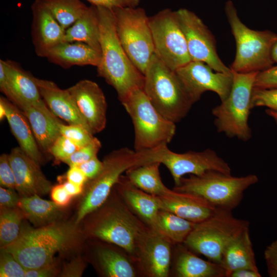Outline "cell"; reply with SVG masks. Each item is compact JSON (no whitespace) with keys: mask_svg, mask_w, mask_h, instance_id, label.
<instances>
[{"mask_svg":"<svg viewBox=\"0 0 277 277\" xmlns=\"http://www.w3.org/2000/svg\"><path fill=\"white\" fill-rule=\"evenodd\" d=\"M149 24L154 54L165 64L175 71L191 61L175 11L162 10L149 17Z\"/></svg>","mask_w":277,"mask_h":277,"instance_id":"13","label":"cell"},{"mask_svg":"<svg viewBox=\"0 0 277 277\" xmlns=\"http://www.w3.org/2000/svg\"><path fill=\"white\" fill-rule=\"evenodd\" d=\"M258 181L254 174L233 176L210 170L199 175L183 176L172 189L196 194L216 208L232 211L242 201L244 191Z\"/></svg>","mask_w":277,"mask_h":277,"instance_id":"6","label":"cell"},{"mask_svg":"<svg viewBox=\"0 0 277 277\" xmlns=\"http://www.w3.org/2000/svg\"><path fill=\"white\" fill-rule=\"evenodd\" d=\"M92 133L106 127L107 104L99 86L93 81L82 80L67 89Z\"/></svg>","mask_w":277,"mask_h":277,"instance_id":"18","label":"cell"},{"mask_svg":"<svg viewBox=\"0 0 277 277\" xmlns=\"http://www.w3.org/2000/svg\"><path fill=\"white\" fill-rule=\"evenodd\" d=\"M4 63L18 100L17 107L21 109L25 104H45L34 81V76L15 62L5 60Z\"/></svg>","mask_w":277,"mask_h":277,"instance_id":"30","label":"cell"},{"mask_svg":"<svg viewBox=\"0 0 277 277\" xmlns=\"http://www.w3.org/2000/svg\"><path fill=\"white\" fill-rule=\"evenodd\" d=\"M100 31L96 7H88L84 14L65 30L64 42H82L101 52Z\"/></svg>","mask_w":277,"mask_h":277,"instance_id":"31","label":"cell"},{"mask_svg":"<svg viewBox=\"0 0 277 277\" xmlns=\"http://www.w3.org/2000/svg\"><path fill=\"white\" fill-rule=\"evenodd\" d=\"M77 166L89 180L95 177L101 171L103 166V162L96 156Z\"/></svg>","mask_w":277,"mask_h":277,"instance_id":"50","label":"cell"},{"mask_svg":"<svg viewBox=\"0 0 277 277\" xmlns=\"http://www.w3.org/2000/svg\"><path fill=\"white\" fill-rule=\"evenodd\" d=\"M136 152L138 166L152 162L164 164L170 171L174 185L186 174L199 175L210 170L231 174L228 164L209 148L203 151L179 153L170 150L167 145H163Z\"/></svg>","mask_w":277,"mask_h":277,"instance_id":"12","label":"cell"},{"mask_svg":"<svg viewBox=\"0 0 277 277\" xmlns=\"http://www.w3.org/2000/svg\"><path fill=\"white\" fill-rule=\"evenodd\" d=\"M121 103L131 118L136 152L168 145L175 134V123L154 107L143 89L132 91Z\"/></svg>","mask_w":277,"mask_h":277,"instance_id":"8","label":"cell"},{"mask_svg":"<svg viewBox=\"0 0 277 277\" xmlns=\"http://www.w3.org/2000/svg\"><path fill=\"white\" fill-rule=\"evenodd\" d=\"M92 5L112 9L115 8L136 7L140 0H86Z\"/></svg>","mask_w":277,"mask_h":277,"instance_id":"48","label":"cell"},{"mask_svg":"<svg viewBox=\"0 0 277 277\" xmlns=\"http://www.w3.org/2000/svg\"><path fill=\"white\" fill-rule=\"evenodd\" d=\"M102 147L100 140L94 137L93 140L87 145L79 148L70 157L63 162L69 167L78 166L97 156V153Z\"/></svg>","mask_w":277,"mask_h":277,"instance_id":"38","label":"cell"},{"mask_svg":"<svg viewBox=\"0 0 277 277\" xmlns=\"http://www.w3.org/2000/svg\"><path fill=\"white\" fill-rule=\"evenodd\" d=\"M46 58L64 69L74 66L97 67L101 53L84 43L63 42L50 49Z\"/></svg>","mask_w":277,"mask_h":277,"instance_id":"27","label":"cell"},{"mask_svg":"<svg viewBox=\"0 0 277 277\" xmlns=\"http://www.w3.org/2000/svg\"><path fill=\"white\" fill-rule=\"evenodd\" d=\"M67 181L75 185L84 186L87 177L77 166H70L66 173Z\"/></svg>","mask_w":277,"mask_h":277,"instance_id":"51","label":"cell"},{"mask_svg":"<svg viewBox=\"0 0 277 277\" xmlns=\"http://www.w3.org/2000/svg\"><path fill=\"white\" fill-rule=\"evenodd\" d=\"M34 81L44 101L56 116L68 124L81 126L92 133L67 89L60 88L51 81L36 77Z\"/></svg>","mask_w":277,"mask_h":277,"instance_id":"23","label":"cell"},{"mask_svg":"<svg viewBox=\"0 0 277 277\" xmlns=\"http://www.w3.org/2000/svg\"><path fill=\"white\" fill-rule=\"evenodd\" d=\"M85 258L102 277H142L136 260L122 247L107 242L86 239Z\"/></svg>","mask_w":277,"mask_h":277,"instance_id":"15","label":"cell"},{"mask_svg":"<svg viewBox=\"0 0 277 277\" xmlns=\"http://www.w3.org/2000/svg\"><path fill=\"white\" fill-rule=\"evenodd\" d=\"M254 88L270 89L277 88V65L258 72L254 82Z\"/></svg>","mask_w":277,"mask_h":277,"instance_id":"42","label":"cell"},{"mask_svg":"<svg viewBox=\"0 0 277 277\" xmlns=\"http://www.w3.org/2000/svg\"><path fill=\"white\" fill-rule=\"evenodd\" d=\"M1 186L15 189L16 181L13 169L11 166L9 154L3 153L0 156Z\"/></svg>","mask_w":277,"mask_h":277,"instance_id":"41","label":"cell"},{"mask_svg":"<svg viewBox=\"0 0 277 277\" xmlns=\"http://www.w3.org/2000/svg\"><path fill=\"white\" fill-rule=\"evenodd\" d=\"M26 271V269L12 253L1 248V277H25Z\"/></svg>","mask_w":277,"mask_h":277,"instance_id":"37","label":"cell"},{"mask_svg":"<svg viewBox=\"0 0 277 277\" xmlns=\"http://www.w3.org/2000/svg\"><path fill=\"white\" fill-rule=\"evenodd\" d=\"M96 8L101 53L97 74L114 88L121 102L134 90L143 89L144 75L131 62L118 39L112 10Z\"/></svg>","mask_w":277,"mask_h":277,"instance_id":"3","label":"cell"},{"mask_svg":"<svg viewBox=\"0 0 277 277\" xmlns=\"http://www.w3.org/2000/svg\"><path fill=\"white\" fill-rule=\"evenodd\" d=\"M251 107H266L277 112V88L259 89L254 88L251 97Z\"/></svg>","mask_w":277,"mask_h":277,"instance_id":"39","label":"cell"},{"mask_svg":"<svg viewBox=\"0 0 277 277\" xmlns=\"http://www.w3.org/2000/svg\"><path fill=\"white\" fill-rule=\"evenodd\" d=\"M129 209L149 227L157 232V216L161 209L157 196L148 193L122 175L114 186Z\"/></svg>","mask_w":277,"mask_h":277,"instance_id":"22","label":"cell"},{"mask_svg":"<svg viewBox=\"0 0 277 277\" xmlns=\"http://www.w3.org/2000/svg\"><path fill=\"white\" fill-rule=\"evenodd\" d=\"M159 162L133 166L126 171V176L134 186L155 196H160L169 189L162 182Z\"/></svg>","mask_w":277,"mask_h":277,"instance_id":"32","label":"cell"},{"mask_svg":"<svg viewBox=\"0 0 277 277\" xmlns=\"http://www.w3.org/2000/svg\"><path fill=\"white\" fill-rule=\"evenodd\" d=\"M248 228V221L234 217L231 210L217 208L209 218L195 224L184 244L193 252L220 264L227 245Z\"/></svg>","mask_w":277,"mask_h":277,"instance_id":"9","label":"cell"},{"mask_svg":"<svg viewBox=\"0 0 277 277\" xmlns=\"http://www.w3.org/2000/svg\"><path fill=\"white\" fill-rule=\"evenodd\" d=\"M157 197L161 209L171 212L194 223L207 219L217 209L196 194L173 189H169Z\"/></svg>","mask_w":277,"mask_h":277,"instance_id":"21","label":"cell"},{"mask_svg":"<svg viewBox=\"0 0 277 277\" xmlns=\"http://www.w3.org/2000/svg\"><path fill=\"white\" fill-rule=\"evenodd\" d=\"M112 10L118 39L131 62L144 74L154 54L149 17L143 8L137 7Z\"/></svg>","mask_w":277,"mask_h":277,"instance_id":"11","label":"cell"},{"mask_svg":"<svg viewBox=\"0 0 277 277\" xmlns=\"http://www.w3.org/2000/svg\"><path fill=\"white\" fill-rule=\"evenodd\" d=\"M194 103L207 91L216 93L221 101L229 95L233 83V72L214 71L207 64L191 61L175 70Z\"/></svg>","mask_w":277,"mask_h":277,"instance_id":"16","label":"cell"},{"mask_svg":"<svg viewBox=\"0 0 277 277\" xmlns=\"http://www.w3.org/2000/svg\"><path fill=\"white\" fill-rule=\"evenodd\" d=\"M50 195L53 202L58 206L65 208L70 204L73 198L67 191L63 184L53 186Z\"/></svg>","mask_w":277,"mask_h":277,"instance_id":"49","label":"cell"},{"mask_svg":"<svg viewBox=\"0 0 277 277\" xmlns=\"http://www.w3.org/2000/svg\"><path fill=\"white\" fill-rule=\"evenodd\" d=\"M173 244L151 228L141 238L135 259L142 277H169Z\"/></svg>","mask_w":277,"mask_h":277,"instance_id":"17","label":"cell"},{"mask_svg":"<svg viewBox=\"0 0 277 277\" xmlns=\"http://www.w3.org/2000/svg\"><path fill=\"white\" fill-rule=\"evenodd\" d=\"M259 270L251 269H241L232 272L229 277H261Z\"/></svg>","mask_w":277,"mask_h":277,"instance_id":"52","label":"cell"},{"mask_svg":"<svg viewBox=\"0 0 277 277\" xmlns=\"http://www.w3.org/2000/svg\"><path fill=\"white\" fill-rule=\"evenodd\" d=\"M25 215L18 207L0 209V247L14 242L19 237Z\"/></svg>","mask_w":277,"mask_h":277,"instance_id":"35","label":"cell"},{"mask_svg":"<svg viewBox=\"0 0 277 277\" xmlns=\"http://www.w3.org/2000/svg\"><path fill=\"white\" fill-rule=\"evenodd\" d=\"M85 239L74 219L41 227L23 224L18 238L2 247L12 253L26 269L38 268L55 262L57 253L77 250Z\"/></svg>","mask_w":277,"mask_h":277,"instance_id":"1","label":"cell"},{"mask_svg":"<svg viewBox=\"0 0 277 277\" xmlns=\"http://www.w3.org/2000/svg\"><path fill=\"white\" fill-rule=\"evenodd\" d=\"M15 189L1 186L0 209H11L18 207L20 196Z\"/></svg>","mask_w":277,"mask_h":277,"instance_id":"46","label":"cell"},{"mask_svg":"<svg viewBox=\"0 0 277 277\" xmlns=\"http://www.w3.org/2000/svg\"><path fill=\"white\" fill-rule=\"evenodd\" d=\"M271 56L274 64H277V39L273 44L271 51Z\"/></svg>","mask_w":277,"mask_h":277,"instance_id":"54","label":"cell"},{"mask_svg":"<svg viewBox=\"0 0 277 277\" xmlns=\"http://www.w3.org/2000/svg\"><path fill=\"white\" fill-rule=\"evenodd\" d=\"M225 11L236 43V54L230 68L239 73L260 72L272 67V47L277 34L270 30L250 29L240 19L231 1L225 4Z\"/></svg>","mask_w":277,"mask_h":277,"instance_id":"5","label":"cell"},{"mask_svg":"<svg viewBox=\"0 0 277 277\" xmlns=\"http://www.w3.org/2000/svg\"><path fill=\"white\" fill-rule=\"evenodd\" d=\"M1 103L5 108L6 118L19 146L39 165L46 162L35 140L30 124L22 111L6 97L1 96Z\"/></svg>","mask_w":277,"mask_h":277,"instance_id":"26","label":"cell"},{"mask_svg":"<svg viewBox=\"0 0 277 277\" xmlns=\"http://www.w3.org/2000/svg\"><path fill=\"white\" fill-rule=\"evenodd\" d=\"M58 127L61 134L70 140L78 148L89 144L94 137L92 133L80 125H65L61 122Z\"/></svg>","mask_w":277,"mask_h":277,"instance_id":"36","label":"cell"},{"mask_svg":"<svg viewBox=\"0 0 277 277\" xmlns=\"http://www.w3.org/2000/svg\"><path fill=\"white\" fill-rule=\"evenodd\" d=\"M103 162L101 171L84 185L74 217L77 225L106 200L124 172L137 165L136 153L129 148H121L106 155Z\"/></svg>","mask_w":277,"mask_h":277,"instance_id":"10","label":"cell"},{"mask_svg":"<svg viewBox=\"0 0 277 277\" xmlns=\"http://www.w3.org/2000/svg\"><path fill=\"white\" fill-rule=\"evenodd\" d=\"M63 185L68 193L73 197L81 196L83 192L84 186L75 185L68 181L63 183Z\"/></svg>","mask_w":277,"mask_h":277,"instance_id":"53","label":"cell"},{"mask_svg":"<svg viewBox=\"0 0 277 277\" xmlns=\"http://www.w3.org/2000/svg\"><path fill=\"white\" fill-rule=\"evenodd\" d=\"M58 260L49 265L38 268L26 269L25 277L59 276L61 271Z\"/></svg>","mask_w":277,"mask_h":277,"instance_id":"45","label":"cell"},{"mask_svg":"<svg viewBox=\"0 0 277 277\" xmlns=\"http://www.w3.org/2000/svg\"><path fill=\"white\" fill-rule=\"evenodd\" d=\"M18 207L23 212L25 219L34 227L45 226L65 220L66 208L54 202L43 199L37 194L20 197Z\"/></svg>","mask_w":277,"mask_h":277,"instance_id":"29","label":"cell"},{"mask_svg":"<svg viewBox=\"0 0 277 277\" xmlns=\"http://www.w3.org/2000/svg\"><path fill=\"white\" fill-rule=\"evenodd\" d=\"M0 90L6 98L17 107L18 100L8 73L4 61L0 60Z\"/></svg>","mask_w":277,"mask_h":277,"instance_id":"44","label":"cell"},{"mask_svg":"<svg viewBox=\"0 0 277 277\" xmlns=\"http://www.w3.org/2000/svg\"><path fill=\"white\" fill-rule=\"evenodd\" d=\"M5 118H6L5 108L3 105L0 103V120L1 121H2Z\"/></svg>","mask_w":277,"mask_h":277,"instance_id":"56","label":"cell"},{"mask_svg":"<svg viewBox=\"0 0 277 277\" xmlns=\"http://www.w3.org/2000/svg\"><path fill=\"white\" fill-rule=\"evenodd\" d=\"M31 8V36L35 52L38 56L46 57L50 49L64 42L65 30L42 0H35Z\"/></svg>","mask_w":277,"mask_h":277,"instance_id":"20","label":"cell"},{"mask_svg":"<svg viewBox=\"0 0 277 277\" xmlns=\"http://www.w3.org/2000/svg\"><path fill=\"white\" fill-rule=\"evenodd\" d=\"M79 225L85 239L117 245L135 259L138 242L150 228L129 209L114 187L106 200Z\"/></svg>","mask_w":277,"mask_h":277,"instance_id":"2","label":"cell"},{"mask_svg":"<svg viewBox=\"0 0 277 277\" xmlns=\"http://www.w3.org/2000/svg\"><path fill=\"white\" fill-rule=\"evenodd\" d=\"M85 257L76 256L70 261L63 264L61 268L59 276L61 277H80L83 274L86 267Z\"/></svg>","mask_w":277,"mask_h":277,"instance_id":"43","label":"cell"},{"mask_svg":"<svg viewBox=\"0 0 277 277\" xmlns=\"http://www.w3.org/2000/svg\"><path fill=\"white\" fill-rule=\"evenodd\" d=\"M42 1L65 30L74 23L88 8L80 0Z\"/></svg>","mask_w":277,"mask_h":277,"instance_id":"34","label":"cell"},{"mask_svg":"<svg viewBox=\"0 0 277 277\" xmlns=\"http://www.w3.org/2000/svg\"><path fill=\"white\" fill-rule=\"evenodd\" d=\"M266 113L268 115H269L270 116L272 117L274 119V120L275 121V122H276V124H277V112L274 111L272 110L269 109H267L266 110Z\"/></svg>","mask_w":277,"mask_h":277,"instance_id":"55","label":"cell"},{"mask_svg":"<svg viewBox=\"0 0 277 277\" xmlns=\"http://www.w3.org/2000/svg\"><path fill=\"white\" fill-rule=\"evenodd\" d=\"M196 223L163 209L157 216V232L172 244L184 243Z\"/></svg>","mask_w":277,"mask_h":277,"instance_id":"33","label":"cell"},{"mask_svg":"<svg viewBox=\"0 0 277 277\" xmlns=\"http://www.w3.org/2000/svg\"><path fill=\"white\" fill-rule=\"evenodd\" d=\"M144 75L143 90L159 112L174 123L184 118L194 103L175 71L154 54Z\"/></svg>","mask_w":277,"mask_h":277,"instance_id":"4","label":"cell"},{"mask_svg":"<svg viewBox=\"0 0 277 277\" xmlns=\"http://www.w3.org/2000/svg\"><path fill=\"white\" fill-rule=\"evenodd\" d=\"M175 13L191 61L204 62L217 72L231 73V69L219 57L215 37L202 20L185 8L175 11Z\"/></svg>","mask_w":277,"mask_h":277,"instance_id":"14","label":"cell"},{"mask_svg":"<svg viewBox=\"0 0 277 277\" xmlns=\"http://www.w3.org/2000/svg\"><path fill=\"white\" fill-rule=\"evenodd\" d=\"M233 83L228 96L212 110L217 131L229 137L247 141L252 136L248 125L252 94L258 72L233 71Z\"/></svg>","mask_w":277,"mask_h":277,"instance_id":"7","label":"cell"},{"mask_svg":"<svg viewBox=\"0 0 277 277\" xmlns=\"http://www.w3.org/2000/svg\"><path fill=\"white\" fill-rule=\"evenodd\" d=\"M264 258L269 276L277 277V240L266 247Z\"/></svg>","mask_w":277,"mask_h":277,"instance_id":"47","label":"cell"},{"mask_svg":"<svg viewBox=\"0 0 277 277\" xmlns=\"http://www.w3.org/2000/svg\"><path fill=\"white\" fill-rule=\"evenodd\" d=\"M15 181V190L20 197L34 194L45 195L53 187L40 168V165L19 146L12 149L9 154Z\"/></svg>","mask_w":277,"mask_h":277,"instance_id":"19","label":"cell"},{"mask_svg":"<svg viewBox=\"0 0 277 277\" xmlns=\"http://www.w3.org/2000/svg\"><path fill=\"white\" fill-rule=\"evenodd\" d=\"M170 276L226 277V274L220 264L199 258L182 243L173 245Z\"/></svg>","mask_w":277,"mask_h":277,"instance_id":"24","label":"cell"},{"mask_svg":"<svg viewBox=\"0 0 277 277\" xmlns=\"http://www.w3.org/2000/svg\"><path fill=\"white\" fill-rule=\"evenodd\" d=\"M220 265L226 271V277L237 270L247 268L259 270L255 261L249 228L235 237L226 247Z\"/></svg>","mask_w":277,"mask_h":277,"instance_id":"28","label":"cell"},{"mask_svg":"<svg viewBox=\"0 0 277 277\" xmlns=\"http://www.w3.org/2000/svg\"><path fill=\"white\" fill-rule=\"evenodd\" d=\"M78 149V148L70 140L61 135L52 145L50 154L56 160L63 162Z\"/></svg>","mask_w":277,"mask_h":277,"instance_id":"40","label":"cell"},{"mask_svg":"<svg viewBox=\"0 0 277 277\" xmlns=\"http://www.w3.org/2000/svg\"><path fill=\"white\" fill-rule=\"evenodd\" d=\"M27 117L41 151L47 155L61 135L58 124L61 121L45 104H25L21 109Z\"/></svg>","mask_w":277,"mask_h":277,"instance_id":"25","label":"cell"}]
</instances>
